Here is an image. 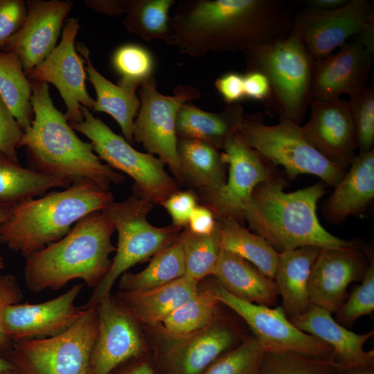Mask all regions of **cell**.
<instances>
[{"mask_svg":"<svg viewBox=\"0 0 374 374\" xmlns=\"http://www.w3.org/2000/svg\"><path fill=\"white\" fill-rule=\"evenodd\" d=\"M84 283L73 285L65 293L39 303H15L5 308L2 323L12 341L44 339L63 333L75 324L86 310L75 301Z\"/></svg>","mask_w":374,"mask_h":374,"instance_id":"cell-17","label":"cell"},{"mask_svg":"<svg viewBox=\"0 0 374 374\" xmlns=\"http://www.w3.org/2000/svg\"><path fill=\"white\" fill-rule=\"evenodd\" d=\"M373 28L374 5L368 0H348L334 10L309 6L294 17V29L316 60L331 55L353 35Z\"/></svg>","mask_w":374,"mask_h":374,"instance_id":"cell-14","label":"cell"},{"mask_svg":"<svg viewBox=\"0 0 374 374\" xmlns=\"http://www.w3.org/2000/svg\"><path fill=\"white\" fill-rule=\"evenodd\" d=\"M340 374H374L373 368H353L343 370Z\"/></svg>","mask_w":374,"mask_h":374,"instance_id":"cell-55","label":"cell"},{"mask_svg":"<svg viewBox=\"0 0 374 374\" xmlns=\"http://www.w3.org/2000/svg\"><path fill=\"white\" fill-rule=\"evenodd\" d=\"M215 87L227 105L237 103L245 98L243 74L224 73L216 79Z\"/></svg>","mask_w":374,"mask_h":374,"instance_id":"cell-47","label":"cell"},{"mask_svg":"<svg viewBox=\"0 0 374 374\" xmlns=\"http://www.w3.org/2000/svg\"><path fill=\"white\" fill-rule=\"evenodd\" d=\"M142 356L129 360L130 364L118 374H158L154 365Z\"/></svg>","mask_w":374,"mask_h":374,"instance_id":"cell-51","label":"cell"},{"mask_svg":"<svg viewBox=\"0 0 374 374\" xmlns=\"http://www.w3.org/2000/svg\"><path fill=\"white\" fill-rule=\"evenodd\" d=\"M71 181L26 168L0 152V202L12 205L42 196L53 188H67Z\"/></svg>","mask_w":374,"mask_h":374,"instance_id":"cell-31","label":"cell"},{"mask_svg":"<svg viewBox=\"0 0 374 374\" xmlns=\"http://www.w3.org/2000/svg\"><path fill=\"white\" fill-rule=\"evenodd\" d=\"M322 205L326 220L339 224L359 213L374 197V149L358 154Z\"/></svg>","mask_w":374,"mask_h":374,"instance_id":"cell-24","label":"cell"},{"mask_svg":"<svg viewBox=\"0 0 374 374\" xmlns=\"http://www.w3.org/2000/svg\"><path fill=\"white\" fill-rule=\"evenodd\" d=\"M114 231L103 211L80 219L62 238L26 258L24 276L28 290H58L74 279L94 289L111 267Z\"/></svg>","mask_w":374,"mask_h":374,"instance_id":"cell-3","label":"cell"},{"mask_svg":"<svg viewBox=\"0 0 374 374\" xmlns=\"http://www.w3.org/2000/svg\"><path fill=\"white\" fill-rule=\"evenodd\" d=\"M343 369L330 358H314L294 352L266 350L259 374H340Z\"/></svg>","mask_w":374,"mask_h":374,"instance_id":"cell-38","label":"cell"},{"mask_svg":"<svg viewBox=\"0 0 374 374\" xmlns=\"http://www.w3.org/2000/svg\"><path fill=\"white\" fill-rule=\"evenodd\" d=\"M359 154L373 149L374 144V87L368 84L364 92L349 100Z\"/></svg>","mask_w":374,"mask_h":374,"instance_id":"cell-41","label":"cell"},{"mask_svg":"<svg viewBox=\"0 0 374 374\" xmlns=\"http://www.w3.org/2000/svg\"><path fill=\"white\" fill-rule=\"evenodd\" d=\"M220 222L222 249L246 260L274 280L279 253L265 239L251 233L236 220L225 218Z\"/></svg>","mask_w":374,"mask_h":374,"instance_id":"cell-32","label":"cell"},{"mask_svg":"<svg viewBox=\"0 0 374 374\" xmlns=\"http://www.w3.org/2000/svg\"><path fill=\"white\" fill-rule=\"evenodd\" d=\"M294 5L287 0H180L170 16L167 44L193 57L244 52L288 36Z\"/></svg>","mask_w":374,"mask_h":374,"instance_id":"cell-1","label":"cell"},{"mask_svg":"<svg viewBox=\"0 0 374 374\" xmlns=\"http://www.w3.org/2000/svg\"><path fill=\"white\" fill-rule=\"evenodd\" d=\"M27 12L24 0H0V51H5L8 40L21 28Z\"/></svg>","mask_w":374,"mask_h":374,"instance_id":"cell-43","label":"cell"},{"mask_svg":"<svg viewBox=\"0 0 374 374\" xmlns=\"http://www.w3.org/2000/svg\"><path fill=\"white\" fill-rule=\"evenodd\" d=\"M24 131L0 96V152L17 161V150Z\"/></svg>","mask_w":374,"mask_h":374,"instance_id":"cell-44","label":"cell"},{"mask_svg":"<svg viewBox=\"0 0 374 374\" xmlns=\"http://www.w3.org/2000/svg\"><path fill=\"white\" fill-rule=\"evenodd\" d=\"M367 268L357 246L320 249L310 274L311 304L336 312L346 301L348 286L362 280Z\"/></svg>","mask_w":374,"mask_h":374,"instance_id":"cell-20","label":"cell"},{"mask_svg":"<svg viewBox=\"0 0 374 374\" xmlns=\"http://www.w3.org/2000/svg\"><path fill=\"white\" fill-rule=\"evenodd\" d=\"M130 0H87L85 4L91 9L109 16L126 14Z\"/></svg>","mask_w":374,"mask_h":374,"instance_id":"cell-50","label":"cell"},{"mask_svg":"<svg viewBox=\"0 0 374 374\" xmlns=\"http://www.w3.org/2000/svg\"><path fill=\"white\" fill-rule=\"evenodd\" d=\"M374 310V264L371 260L362 283L358 285L336 312L335 321L341 325H352L358 318Z\"/></svg>","mask_w":374,"mask_h":374,"instance_id":"cell-42","label":"cell"},{"mask_svg":"<svg viewBox=\"0 0 374 374\" xmlns=\"http://www.w3.org/2000/svg\"><path fill=\"white\" fill-rule=\"evenodd\" d=\"M184 275V257L177 239L154 255L149 265L141 271L123 274L118 278V288L121 292L146 290L166 285Z\"/></svg>","mask_w":374,"mask_h":374,"instance_id":"cell-34","label":"cell"},{"mask_svg":"<svg viewBox=\"0 0 374 374\" xmlns=\"http://www.w3.org/2000/svg\"><path fill=\"white\" fill-rule=\"evenodd\" d=\"M11 205L0 202V224L6 221L8 218Z\"/></svg>","mask_w":374,"mask_h":374,"instance_id":"cell-53","label":"cell"},{"mask_svg":"<svg viewBox=\"0 0 374 374\" xmlns=\"http://www.w3.org/2000/svg\"><path fill=\"white\" fill-rule=\"evenodd\" d=\"M178 239L183 250L186 275L197 282L212 275L222 249L220 220H217L210 234H196L185 227Z\"/></svg>","mask_w":374,"mask_h":374,"instance_id":"cell-36","label":"cell"},{"mask_svg":"<svg viewBox=\"0 0 374 374\" xmlns=\"http://www.w3.org/2000/svg\"><path fill=\"white\" fill-rule=\"evenodd\" d=\"M80 28L78 19H68L58 46L27 75L31 81L49 82L57 89L66 105L64 116L69 123L82 121L81 106L89 110L96 103L86 89L84 59L75 47Z\"/></svg>","mask_w":374,"mask_h":374,"instance_id":"cell-15","label":"cell"},{"mask_svg":"<svg viewBox=\"0 0 374 374\" xmlns=\"http://www.w3.org/2000/svg\"><path fill=\"white\" fill-rule=\"evenodd\" d=\"M320 249L306 246L279 253L274 280L282 298L281 308L290 319L301 315L311 305L310 274Z\"/></svg>","mask_w":374,"mask_h":374,"instance_id":"cell-28","label":"cell"},{"mask_svg":"<svg viewBox=\"0 0 374 374\" xmlns=\"http://www.w3.org/2000/svg\"><path fill=\"white\" fill-rule=\"evenodd\" d=\"M30 82L34 118L17 146L25 148L30 169L72 184L91 182L103 190L123 182L125 177L103 164L92 144L82 141L55 107L48 83Z\"/></svg>","mask_w":374,"mask_h":374,"instance_id":"cell-2","label":"cell"},{"mask_svg":"<svg viewBox=\"0 0 374 374\" xmlns=\"http://www.w3.org/2000/svg\"><path fill=\"white\" fill-rule=\"evenodd\" d=\"M11 369H15L14 366L0 350V373Z\"/></svg>","mask_w":374,"mask_h":374,"instance_id":"cell-54","label":"cell"},{"mask_svg":"<svg viewBox=\"0 0 374 374\" xmlns=\"http://www.w3.org/2000/svg\"><path fill=\"white\" fill-rule=\"evenodd\" d=\"M348 0H308L305 3L321 10H334L344 6Z\"/></svg>","mask_w":374,"mask_h":374,"instance_id":"cell-52","label":"cell"},{"mask_svg":"<svg viewBox=\"0 0 374 374\" xmlns=\"http://www.w3.org/2000/svg\"><path fill=\"white\" fill-rule=\"evenodd\" d=\"M177 152L183 183L196 192L216 191L224 186L226 163L220 150L202 141L178 137Z\"/></svg>","mask_w":374,"mask_h":374,"instance_id":"cell-30","label":"cell"},{"mask_svg":"<svg viewBox=\"0 0 374 374\" xmlns=\"http://www.w3.org/2000/svg\"><path fill=\"white\" fill-rule=\"evenodd\" d=\"M244 114V109L238 103L228 105L219 112H206L185 103L177 113V135L179 138L202 141L223 150L228 140L237 133Z\"/></svg>","mask_w":374,"mask_h":374,"instance_id":"cell-27","label":"cell"},{"mask_svg":"<svg viewBox=\"0 0 374 374\" xmlns=\"http://www.w3.org/2000/svg\"><path fill=\"white\" fill-rule=\"evenodd\" d=\"M32 87L21 60L12 51H0V96L23 131L32 125Z\"/></svg>","mask_w":374,"mask_h":374,"instance_id":"cell-33","label":"cell"},{"mask_svg":"<svg viewBox=\"0 0 374 374\" xmlns=\"http://www.w3.org/2000/svg\"><path fill=\"white\" fill-rule=\"evenodd\" d=\"M154 204L135 194L123 202H111L103 211L118 233L116 254L111 267L81 308L95 307L120 276L137 263L152 257L174 243L183 228L172 224L157 227L147 219Z\"/></svg>","mask_w":374,"mask_h":374,"instance_id":"cell-8","label":"cell"},{"mask_svg":"<svg viewBox=\"0 0 374 374\" xmlns=\"http://www.w3.org/2000/svg\"><path fill=\"white\" fill-rule=\"evenodd\" d=\"M197 194L193 190H178L169 196L160 205L168 211L172 224L181 228L188 226L194 208L198 205Z\"/></svg>","mask_w":374,"mask_h":374,"instance_id":"cell-45","label":"cell"},{"mask_svg":"<svg viewBox=\"0 0 374 374\" xmlns=\"http://www.w3.org/2000/svg\"><path fill=\"white\" fill-rule=\"evenodd\" d=\"M22 290L15 278L10 274H0V350L5 354L12 347V341L4 332L2 314L6 307L19 303Z\"/></svg>","mask_w":374,"mask_h":374,"instance_id":"cell-46","label":"cell"},{"mask_svg":"<svg viewBox=\"0 0 374 374\" xmlns=\"http://www.w3.org/2000/svg\"><path fill=\"white\" fill-rule=\"evenodd\" d=\"M77 50L84 59L87 78L96 91V100L92 109L112 116L120 126L125 140L132 143L134 123L141 106L136 94L137 87L112 83L93 66L89 50L84 43H78Z\"/></svg>","mask_w":374,"mask_h":374,"instance_id":"cell-29","label":"cell"},{"mask_svg":"<svg viewBox=\"0 0 374 374\" xmlns=\"http://www.w3.org/2000/svg\"><path fill=\"white\" fill-rule=\"evenodd\" d=\"M373 53L358 42H346L339 50L316 60L312 84L314 100L359 96L366 88Z\"/></svg>","mask_w":374,"mask_h":374,"instance_id":"cell-19","label":"cell"},{"mask_svg":"<svg viewBox=\"0 0 374 374\" xmlns=\"http://www.w3.org/2000/svg\"><path fill=\"white\" fill-rule=\"evenodd\" d=\"M217 222L213 213L207 206L197 205L193 211L186 227L194 233L208 235L214 231Z\"/></svg>","mask_w":374,"mask_h":374,"instance_id":"cell-49","label":"cell"},{"mask_svg":"<svg viewBox=\"0 0 374 374\" xmlns=\"http://www.w3.org/2000/svg\"><path fill=\"white\" fill-rule=\"evenodd\" d=\"M174 0H130L123 21L127 30L146 41L162 40L168 43L170 16Z\"/></svg>","mask_w":374,"mask_h":374,"instance_id":"cell-35","label":"cell"},{"mask_svg":"<svg viewBox=\"0 0 374 374\" xmlns=\"http://www.w3.org/2000/svg\"><path fill=\"white\" fill-rule=\"evenodd\" d=\"M325 184L285 193V180L276 177L259 184L244 213V221L278 252L311 246L319 248L356 247L353 242L329 233L320 224L317 204Z\"/></svg>","mask_w":374,"mask_h":374,"instance_id":"cell-4","label":"cell"},{"mask_svg":"<svg viewBox=\"0 0 374 374\" xmlns=\"http://www.w3.org/2000/svg\"><path fill=\"white\" fill-rule=\"evenodd\" d=\"M290 320L299 330L327 344L332 350V357L343 370L373 368L374 350L364 349L373 330L355 333L338 323L329 311L313 304Z\"/></svg>","mask_w":374,"mask_h":374,"instance_id":"cell-22","label":"cell"},{"mask_svg":"<svg viewBox=\"0 0 374 374\" xmlns=\"http://www.w3.org/2000/svg\"><path fill=\"white\" fill-rule=\"evenodd\" d=\"M163 360V374H204L231 346L234 339L229 328L211 325L204 330L178 338Z\"/></svg>","mask_w":374,"mask_h":374,"instance_id":"cell-23","label":"cell"},{"mask_svg":"<svg viewBox=\"0 0 374 374\" xmlns=\"http://www.w3.org/2000/svg\"><path fill=\"white\" fill-rule=\"evenodd\" d=\"M80 111L83 121L69 123L70 126L91 141L94 152L107 166L133 179L134 194L154 205L161 204L179 190L177 181L166 171V164L160 158L135 150L125 138L114 132L84 106H81Z\"/></svg>","mask_w":374,"mask_h":374,"instance_id":"cell-10","label":"cell"},{"mask_svg":"<svg viewBox=\"0 0 374 374\" xmlns=\"http://www.w3.org/2000/svg\"><path fill=\"white\" fill-rule=\"evenodd\" d=\"M21 28L7 42L5 51L20 57L27 75L55 48L64 19L73 5L70 0H28Z\"/></svg>","mask_w":374,"mask_h":374,"instance_id":"cell-18","label":"cell"},{"mask_svg":"<svg viewBox=\"0 0 374 374\" xmlns=\"http://www.w3.org/2000/svg\"><path fill=\"white\" fill-rule=\"evenodd\" d=\"M265 348L256 339H249L224 353L204 374H259Z\"/></svg>","mask_w":374,"mask_h":374,"instance_id":"cell-40","label":"cell"},{"mask_svg":"<svg viewBox=\"0 0 374 374\" xmlns=\"http://www.w3.org/2000/svg\"><path fill=\"white\" fill-rule=\"evenodd\" d=\"M310 117L302 126L308 138L329 161L348 168L357 148L349 101L312 100Z\"/></svg>","mask_w":374,"mask_h":374,"instance_id":"cell-21","label":"cell"},{"mask_svg":"<svg viewBox=\"0 0 374 374\" xmlns=\"http://www.w3.org/2000/svg\"><path fill=\"white\" fill-rule=\"evenodd\" d=\"M223 150L224 160L229 165L226 184L216 191H198L197 196L217 220L232 218L242 224L256 187L277 176L274 166L243 143L236 134Z\"/></svg>","mask_w":374,"mask_h":374,"instance_id":"cell-12","label":"cell"},{"mask_svg":"<svg viewBox=\"0 0 374 374\" xmlns=\"http://www.w3.org/2000/svg\"><path fill=\"white\" fill-rule=\"evenodd\" d=\"M0 374H20L15 369H11L1 372Z\"/></svg>","mask_w":374,"mask_h":374,"instance_id":"cell-56","label":"cell"},{"mask_svg":"<svg viewBox=\"0 0 374 374\" xmlns=\"http://www.w3.org/2000/svg\"><path fill=\"white\" fill-rule=\"evenodd\" d=\"M246 71L267 78L270 94L262 103L270 116H283L299 124L312 100L316 60L294 29L283 39L244 52Z\"/></svg>","mask_w":374,"mask_h":374,"instance_id":"cell-6","label":"cell"},{"mask_svg":"<svg viewBox=\"0 0 374 374\" xmlns=\"http://www.w3.org/2000/svg\"><path fill=\"white\" fill-rule=\"evenodd\" d=\"M244 97L260 100H267L270 94V86L267 78L258 71H246L243 74Z\"/></svg>","mask_w":374,"mask_h":374,"instance_id":"cell-48","label":"cell"},{"mask_svg":"<svg viewBox=\"0 0 374 374\" xmlns=\"http://www.w3.org/2000/svg\"><path fill=\"white\" fill-rule=\"evenodd\" d=\"M198 283L184 275L146 290L120 291L116 298L137 323L155 326L197 294Z\"/></svg>","mask_w":374,"mask_h":374,"instance_id":"cell-25","label":"cell"},{"mask_svg":"<svg viewBox=\"0 0 374 374\" xmlns=\"http://www.w3.org/2000/svg\"><path fill=\"white\" fill-rule=\"evenodd\" d=\"M98 326L93 344L91 374H110L123 363L143 355L145 345L137 321L111 293L96 305Z\"/></svg>","mask_w":374,"mask_h":374,"instance_id":"cell-16","label":"cell"},{"mask_svg":"<svg viewBox=\"0 0 374 374\" xmlns=\"http://www.w3.org/2000/svg\"><path fill=\"white\" fill-rule=\"evenodd\" d=\"M97 307L86 309L69 329L57 336L12 341L4 355L20 374H91L97 336Z\"/></svg>","mask_w":374,"mask_h":374,"instance_id":"cell-9","label":"cell"},{"mask_svg":"<svg viewBox=\"0 0 374 374\" xmlns=\"http://www.w3.org/2000/svg\"><path fill=\"white\" fill-rule=\"evenodd\" d=\"M212 275L229 293L250 303L270 307L279 294L274 280L246 260L223 249Z\"/></svg>","mask_w":374,"mask_h":374,"instance_id":"cell-26","label":"cell"},{"mask_svg":"<svg viewBox=\"0 0 374 374\" xmlns=\"http://www.w3.org/2000/svg\"><path fill=\"white\" fill-rule=\"evenodd\" d=\"M141 106L134 123V141L143 145L152 154L159 156L177 181L183 183L178 152L176 121L180 107L200 96L193 86H177L173 95L157 89L155 78L141 86Z\"/></svg>","mask_w":374,"mask_h":374,"instance_id":"cell-11","label":"cell"},{"mask_svg":"<svg viewBox=\"0 0 374 374\" xmlns=\"http://www.w3.org/2000/svg\"><path fill=\"white\" fill-rule=\"evenodd\" d=\"M112 65L121 76L117 84L139 87L154 78V60L151 52L136 44H126L114 51Z\"/></svg>","mask_w":374,"mask_h":374,"instance_id":"cell-39","label":"cell"},{"mask_svg":"<svg viewBox=\"0 0 374 374\" xmlns=\"http://www.w3.org/2000/svg\"><path fill=\"white\" fill-rule=\"evenodd\" d=\"M218 303L209 289L198 291L161 323L170 335L177 338L188 336L212 324Z\"/></svg>","mask_w":374,"mask_h":374,"instance_id":"cell-37","label":"cell"},{"mask_svg":"<svg viewBox=\"0 0 374 374\" xmlns=\"http://www.w3.org/2000/svg\"><path fill=\"white\" fill-rule=\"evenodd\" d=\"M113 201L111 192L88 181L24 199L11 206L8 218L0 224V242L27 258L62 238L80 219L103 211Z\"/></svg>","mask_w":374,"mask_h":374,"instance_id":"cell-5","label":"cell"},{"mask_svg":"<svg viewBox=\"0 0 374 374\" xmlns=\"http://www.w3.org/2000/svg\"><path fill=\"white\" fill-rule=\"evenodd\" d=\"M208 288L219 303L229 307L249 325L265 350L294 352L314 358L332 357V348L322 340L296 328L283 308H275L240 299L218 283Z\"/></svg>","mask_w":374,"mask_h":374,"instance_id":"cell-13","label":"cell"},{"mask_svg":"<svg viewBox=\"0 0 374 374\" xmlns=\"http://www.w3.org/2000/svg\"><path fill=\"white\" fill-rule=\"evenodd\" d=\"M278 116V124L268 125L261 112L244 114L236 135L273 166H283L290 177L310 174L335 188L348 168L326 158L299 124L283 116Z\"/></svg>","mask_w":374,"mask_h":374,"instance_id":"cell-7","label":"cell"}]
</instances>
